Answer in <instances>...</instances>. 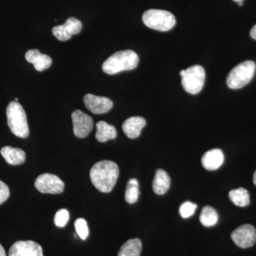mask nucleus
<instances>
[{
	"mask_svg": "<svg viewBox=\"0 0 256 256\" xmlns=\"http://www.w3.org/2000/svg\"><path fill=\"white\" fill-rule=\"evenodd\" d=\"M119 174L118 166L110 160H102L96 163L90 171L92 184L102 193H109L112 191Z\"/></svg>",
	"mask_w": 256,
	"mask_h": 256,
	"instance_id": "obj_1",
	"label": "nucleus"
},
{
	"mask_svg": "<svg viewBox=\"0 0 256 256\" xmlns=\"http://www.w3.org/2000/svg\"><path fill=\"white\" fill-rule=\"evenodd\" d=\"M139 63V57L132 50H120L110 56L102 64V70L106 74H116L124 70L134 69Z\"/></svg>",
	"mask_w": 256,
	"mask_h": 256,
	"instance_id": "obj_2",
	"label": "nucleus"
},
{
	"mask_svg": "<svg viewBox=\"0 0 256 256\" xmlns=\"http://www.w3.org/2000/svg\"><path fill=\"white\" fill-rule=\"evenodd\" d=\"M8 124L11 132L16 137L26 138L30 136V129L26 112L21 104L12 101L6 108Z\"/></svg>",
	"mask_w": 256,
	"mask_h": 256,
	"instance_id": "obj_3",
	"label": "nucleus"
},
{
	"mask_svg": "<svg viewBox=\"0 0 256 256\" xmlns=\"http://www.w3.org/2000/svg\"><path fill=\"white\" fill-rule=\"evenodd\" d=\"M142 21L148 28L160 32H168L174 28L176 20L170 12L149 10L142 15Z\"/></svg>",
	"mask_w": 256,
	"mask_h": 256,
	"instance_id": "obj_4",
	"label": "nucleus"
},
{
	"mask_svg": "<svg viewBox=\"0 0 256 256\" xmlns=\"http://www.w3.org/2000/svg\"><path fill=\"white\" fill-rule=\"evenodd\" d=\"M256 65L252 60H246L232 69L226 79L228 86L232 89H239L250 82L255 74Z\"/></svg>",
	"mask_w": 256,
	"mask_h": 256,
	"instance_id": "obj_5",
	"label": "nucleus"
},
{
	"mask_svg": "<svg viewBox=\"0 0 256 256\" xmlns=\"http://www.w3.org/2000/svg\"><path fill=\"white\" fill-rule=\"evenodd\" d=\"M180 75L182 84L186 92L192 95H196L201 92L206 78L204 69L202 66L195 65L186 70H181Z\"/></svg>",
	"mask_w": 256,
	"mask_h": 256,
	"instance_id": "obj_6",
	"label": "nucleus"
},
{
	"mask_svg": "<svg viewBox=\"0 0 256 256\" xmlns=\"http://www.w3.org/2000/svg\"><path fill=\"white\" fill-rule=\"evenodd\" d=\"M34 186L43 194H56L62 193L64 190L63 181L56 175L48 173L40 175L35 181Z\"/></svg>",
	"mask_w": 256,
	"mask_h": 256,
	"instance_id": "obj_7",
	"label": "nucleus"
},
{
	"mask_svg": "<svg viewBox=\"0 0 256 256\" xmlns=\"http://www.w3.org/2000/svg\"><path fill=\"white\" fill-rule=\"evenodd\" d=\"M72 118L74 133L76 137L86 138L94 128V121L92 118L80 110L74 111L72 114Z\"/></svg>",
	"mask_w": 256,
	"mask_h": 256,
	"instance_id": "obj_8",
	"label": "nucleus"
},
{
	"mask_svg": "<svg viewBox=\"0 0 256 256\" xmlns=\"http://www.w3.org/2000/svg\"><path fill=\"white\" fill-rule=\"evenodd\" d=\"M232 238L242 248L252 247L256 242V228L250 224L242 225L232 232Z\"/></svg>",
	"mask_w": 256,
	"mask_h": 256,
	"instance_id": "obj_9",
	"label": "nucleus"
},
{
	"mask_svg": "<svg viewBox=\"0 0 256 256\" xmlns=\"http://www.w3.org/2000/svg\"><path fill=\"white\" fill-rule=\"evenodd\" d=\"M9 256H44L40 244L32 240H20L10 248Z\"/></svg>",
	"mask_w": 256,
	"mask_h": 256,
	"instance_id": "obj_10",
	"label": "nucleus"
},
{
	"mask_svg": "<svg viewBox=\"0 0 256 256\" xmlns=\"http://www.w3.org/2000/svg\"><path fill=\"white\" fill-rule=\"evenodd\" d=\"M84 105L94 114H104L108 112L114 106L110 99L102 96L86 94L84 98Z\"/></svg>",
	"mask_w": 256,
	"mask_h": 256,
	"instance_id": "obj_11",
	"label": "nucleus"
},
{
	"mask_svg": "<svg viewBox=\"0 0 256 256\" xmlns=\"http://www.w3.org/2000/svg\"><path fill=\"white\" fill-rule=\"evenodd\" d=\"M224 162V154L220 149L206 152L202 158V164L205 170L214 171L220 169Z\"/></svg>",
	"mask_w": 256,
	"mask_h": 256,
	"instance_id": "obj_12",
	"label": "nucleus"
},
{
	"mask_svg": "<svg viewBox=\"0 0 256 256\" xmlns=\"http://www.w3.org/2000/svg\"><path fill=\"white\" fill-rule=\"evenodd\" d=\"M25 58L28 63L33 64L37 72H43L50 68L52 64L50 56L43 54L37 50H28L25 54Z\"/></svg>",
	"mask_w": 256,
	"mask_h": 256,
	"instance_id": "obj_13",
	"label": "nucleus"
},
{
	"mask_svg": "<svg viewBox=\"0 0 256 256\" xmlns=\"http://www.w3.org/2000/svg\"><path fill=\"white\" fill-rule=\"evenodd\" d=\"M146 126V119L139 116L131 117L122 124V130L128 138L136 139L140 136L142 130Z\"/></svg>",
	"mask_w": 256,
	"mask_h": 256,
	"instance_id": "obj_14",
	"label": "nucleus"
},
{
	"mask_svg": "<svg viewBox=\"0 0 256 256\" xmlns=\"http://www.w3.org/2000/svg\"><path fill=\"white\" fill-rule=\"evenodd\" d=\"M0 152L6 163L10 165H20L26 161V154L20 148L6 146L2 148Z\"/></svg>",
	"mask_w": 256,
	"mask_h": 256,
	"instance_id": "obj_15",
	"label": "nucleus"
},
{
	"mask_svg": "<svg viewBox=\"0 0 256 256\" xmlns=\"http://www.w3.org/2000/svg\"><path fill=\"white\" fill-rule=\"evenodd\" d=\"M171 184L169 174L164 170H156L152 183V190L156 194L163 195L168 192Z\"/></svg>",
	"mask_w": 256,
	"mask_h": 256,
	"instance_id": "obj_16",
	"label": "nucleus"
},
{
	"mask_svg": "<svg viewBox=\"0 0 256 256\" xmlns=\"http://www.w3.org/2000/svg\"><path fill=\"white\" fill-rule=\"evenodd\" d=\"M117 136V130L112 124L105 121H99L96 124V138L100 142H106L114 140Z\"/></svg>",
	"mask_w": 256,
	"mask_h": 256,
	"instance_id": "obj_17",
	"label": "nucleus"
},
{
	"mask_svg": "<svg viewBox=\"0 0 256 256\" xmlns=\"http://www.w3.org/2000/svg\"><path fill=\"white\" fill-rule=\"evenodd\" d=\"M142 248L139 238L130 239L120 248L118 256H140Z\"/></svg>",
	"mask_w": 256,
	"mask_h": 256,
	"instance_id": "obj_18",
	"label": "nucleus"
},
{
	"mask_svg": "<svg viewBox=\"0 0 256 256\" xmlns=\"http://www.w3.org/2000/svg\"><path fill=\"white\" fill-rule=\"evenodd\" d=\"M229 198L237 206L245 207L250 204V195L246 188H240L232 190L228 194Z\"/></svg>",
	"mask_w": 256,
	"mask_h": 256,
	"instance_id": "obj_19",
	"label": "nucleus"
},
{
	"mask_svg": "<svg viewBox=\"0 0 256 256\" xmlns=\"http://www.w3.org/2000/svg\"><path fill=\"white\" fill-rule=\"evenodd\" d=\"M200 222L204 226L212 227L217 224L218 215L216 210L210 206L204 207L200 217Z\"/></svg>",
	"mask_w": 256,
	"mask_h": 256,
	"instance_id": "obj_20",
	"label": "nucleus"
},
{
	"mask_svg": "<svg viewBox=\"0 0 256 256\" xmlns=\"http://www.w3.org/2000/svg\"><path fill=\"white\" fill-rule=\"evenodd\" d=\"M140 195L139 183L136 178H130L128 181L126 188L124 198L128 204L136 203Z\"/></svg>",
	"mask_w": 256,
	"mask_h": 256,
	"instance_id": "obj_21",
	"label": "nucleus"
},
{
	"mask_svg": "<svg viewBox=\"0 0 256 256\" xmlns=\"http://www.w3.org/2000/svg\"><path fill=\"white\" fill-rule=\"evenodd\" d=\"M64 25L72 36L80 33L82 26V22L73 16L68 18L64 23Z\"/></svg>",
	"mask_w": 256,
	"mask_h": 256,
	"instance_id": "obj_22",
	"label": "nucleus"
},
{
	"mask_svg": "<svg viewBox=\"0 0 256 256\" xmlns=\"http://www.w3.org/2000/svg\"><path fill=\"white\" fill-rule=\"evenodd\" d=\"M197 208L196 204L185 202L180 207V214L183 218H188L194 214Z\"/></svg>",
	"mask_w": 256,
	"mask_h": 256,
	"instance_id": "obj_23",
	"label": "nucleus"
},
{
	"mask_svg": "<svg viewBox=\"0 0 256 256\" xmlns=\"http://www.w3.org/2000/svg\"><path fill=\"white\" fill-rule=\"evenodd\" d=\"M75 228L78 236L82 240H86L89 235V229L86 220L84 218H78L75 222Z\"/></svg>",
	"mask_w": 256,
	"mask_h": 256,
	"instance_id": "obj_24",
	"label": "nucleus"
},
{
	"mask_svg": "<svg viewBox=\"0 0 256 256\" xmlns=\"http://www.w3.org/2000/svg\"><path fill=\"white\" fill-rule=\"evenodd\" d=\"M52 33L57 40L62 42L68 41L72 36L64 24L54 26L52 30Z\"/></svg>",
	"mask_w": 256,
	"mask_h": 256,
	"instance_id": "obj_25",
	"label": "nucleus"
},
{
	"mask_svg": "<svg viewBox=\"0 0 256 256\" xmlns=\"http://www.w3.org/2000/svg\"><path fill=\"white\" fill-rule=\"evenodd\" d=\"M69 212L67 210H60L56 212L54 216V224L56 226L63 228L68 223Z\"/></svg>",
	"mask_w": 256,
	"mask_h": 256,
	"instance_id": "obj_26",
	"label": "nucleus"
},
{
	"mask_svg": "<svg viewBox=\"0 0 256 256\" xmlns=\"http://www.w3.org/2000/svg\"><path fill=\"white\" fill-rule=\"evenodd\" d=\"M10 194V188L8 185L0 180V205L8 200Z\"/></svg>",
	"mask_w": 256,
	"mask_h": 256,
	"instance_id": "obj_27",
	"label": "nucleus"
},
{
	"mask_svg": "<svg viewBox=\"0 0 256 256\" xmlns=\"http://www.w3.org/2000/svg\"><path fill=\"white\" fill-rule=\"evenodd\" d=\"M250 36H252L254 40H256V24L252 28V31H250Z\"/></svg>",
	"mask_w": 256,
	"mask_h": 256,
	"instance_id": "obj_28",
	"label": "nucleus"
},
{
	"mask_svg": "<svg viewBox=\"0 0 256 256\" xmlns=\"http://www.w3.org/2000/svg\"><path fill=\"white\" fill-rule=\"evenodd\" d=\"M0 256H6L4 248L0 244Z\"/></svg>",
	"mask_w": 256,
	"mask_h": 256,
	"instance_id": "obj_29",
	"label": "nucleus"
},
{
	"mask_svg": "<svg viewBox=\"0 0 256 256\" xmlns=\"http://www.w3.org/2000/svg\"><path fill=\"white\" fill-rule=\"evenodd\" d=\"M254 184H255L256 186V170L255 173H254Z\"/></svg>",
	"mask_w": 256,
	"mask_h": 256,
	"instance_id": "obj_30",
	"label": "nucleus"
},
{
	"mask_svg": "<svg viewBox=\"0 0 256 256\" xmlns=\"http://www.w3.org/2000/svg\"><path fill=\"white\" fill-rule=\"evenodd\" d=\"M238 6H242V2H238Z\"/></svg>",
	"mask_w": 256,
	"mask_h": 256,
	"instance_id": "obj_31",
	"label": "nucleus"
},
{
	"mask_svg": "<svg viewBox=\"0 0 256 256\" xmlns=\"http://www.w3.org/2000/svg\"><path fill=\"white\" fill-rule=\"evenodd\" d=\"M234 1L237 2H238L244 1V0H234Z\"/></svg>",
	"mask_w": 256,
	"mask_h": 256,
	"instance_id": "obj_32",
	"label": "nucleus"
},
{
	"mask_svg": "<svg viewBox=\"0 0 256 256\" xmlns=\"http://www.w3.org/2000/svg\"><path fill=\"white\" fill-rule=\"evenodd\" d=\"M18 98H15V101H16V102H18Z\"/></svg>",
	"mask_w": 256,
	"mask_h": 256,
	"instance_id": "obj_33",
	"label": "nucleus"
}]
</instances>
